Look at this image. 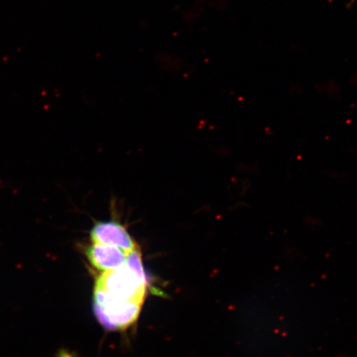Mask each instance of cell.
Returning <instances> with one entry per match:
<instances>
[{"label": "cell", "instance_id": "1", "mask_svg": "<svg viewBox=\"0 0 357 357\" xmlns=\"http://www.w3.org/2000/svg\"><path fill=\"white\" fill-rule=\"evenodd\" d=\"M119 301L144 303L147 289V278L140 250L128 253L125 265L118 270L101 272L96 287Z\"/></svg>", "mask_w": 357, "mask_h": 357}, {"label": "cell", "instance_id": "4", "mask_svg": "<svg viewBox=\"0 0 357 357\" xmlns=\"http://www.w3.org/2000/svg\"><path fill=\"white\" fill-rule=\"evenodd\" d=\"M127 252L114 245L92 243L86 250L88 261L101 272L119 269L126 263Z\"/></svg>", "mask_w": 357, "mask_h": 357}, {"label": "cell", "instance_id": "2", "mask_svg": "<svg viewBox=\"0 0 357 357\" xmlns=\"http://www.w3.org/2000/svg\"><path fill=\"white\" fill-rule=\"evenodd\" d=\"M144 303L119 301L100 288L93 289V312L101 325L110 331L126 329L136 322Z\"/></svg>", "mask_w": 357, "mask_h": 357}, {"label": "cell", "instance_id": "3", "mask_svg": "<svg viewBox=\"0 0 357 357\" xmlns=\"http://www.w3.org/2000/svg\"><path fill=\"white\" fill-rule=\"evenodd\" d=\"M89 235L92 243L114 245L127 252L138 248L127 227L114 220L97 222Z\"/></svg>", "mask_w": 357, "mask_h": 357}]
</instances>
